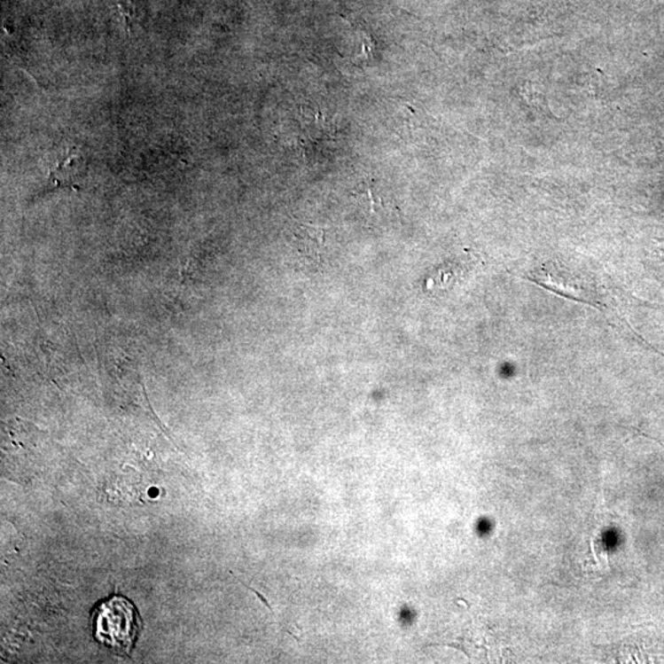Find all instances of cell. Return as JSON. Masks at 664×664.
Wrapping results in <instances>:
<instances>
[{
    "instance_id": "obj_1",
    "label": "cell",
    "mask_w": 664,
    "mask_h": 664,
    "mask_svg": "<svg viewBox=\"0 0 664 664\" xmlns=\"http://www.w3.org/2000/svg\"><path fill=\"white\" fill-rule=\"evenodd\" d=\"M93 627L98 643L114 652L129 653L141 630V618L129 599L113 597L95 610Z\"/></svg>"
},
{
    "instance_id": "obj_2",
    "label": "cell",
    "mask_w": 664,
    "mask_h": 664,
    "mask_svg": "<svg viewBox=\"0 0 664 664\" xmlns=\"http://www.w3.org/2000/svg\"><path fill=\"white\" fill-rule=\"evenodd\" d=\"M292 247L303 266H322L325 255V229L297 222L292 230Z\"/></svg>"
},
{
    "instance_id": "obj_3",
    "label": "cell",
    "mask_w": 664,
    "mask_h": 664,
    "mask_svg": "<svg viewBox=\"0 0 664 664\" xmlns=\"http://www.w3.org/2000/svg\"><path fill=\"white\" fill-rule=\"evenodd\" d=\"M84 176V159L81 152L75 148L66 152L65 157L60 158L50 171L51 183L55 186L72 187L79 189L78 183Z\"/></svg>"
},
{
    "instance_id": "obj_4",
    "label": "cell",
    "mask_w": 664,
    "mask_h": 664,
    "mask_svg": "<svg viewBox=\"0 0 664 664\" xmlns=\"http://www.w3.org/2000/svg\"><path fill=\"white\" fill-rule=\"evenodd\" d=\"M121 12L125 17L127 27H131L132 20L136 18L135 0H116Z\"/></svg>"
},
{
    "instance_id": "obj_5",
    "label": "cell",
    "mask_w": 664,
    "mask_h": 664,
    "mask_svg": "<svg viewBox=\"0 0 664 664\" xmlns=\"http://www.w3.org/2000/svg\"><path fill=\"white\" fill-rule=\"evenodd\" d=\"M431 646H447V647H453L457 648V650L462 651L464 654H465L466 657H470V654L466 652L465 647L463 646V644H431Z\"/></svg>"
}]
</instances>
